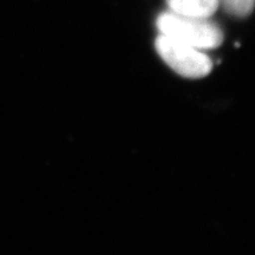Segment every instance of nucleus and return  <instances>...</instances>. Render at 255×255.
<instances>
[{"label":"nucleus","mask_w":255,"mask_h":255,"mask_svg":"<svg viewBox=\"0 0 255 255\" xmlns=\"http://www.w3.org/2000/svg\"><path fill=\"white\" fill-rule=\"evenodd\" d=\"M159 33L199 50L215 49L221 45L223 33L218 25L207 18L164 12L156 20Z\"/></svg>","instance_id":"obj_1"},{"label":"nucleus","mask_w":255,"mask_h":255,"mask_svg":"<svg viewBox=\"0 0 255 255\" xmlns=\"http://www.w3.org/2000/svg\"><path fill=\"white\" fill-rule=\"evenodd\" d=\"M157 53L175 72L187 78L205 77L212 71V62L202 50L159 34L155 41Z\"/></svg>","instance_id":"obj_2"},{"label":"nucleus","mask_w":255,"mask_h":255,"mask_svg":"<svg viewBox=\"0 0 255 255\" xmlns=\"http://www.w3.org/2000/svg\"><path fill=\"white\" fill-rule=\"evenodd\" d=\"M174 13L209 19L219 7V0H165Z\"/></svg>","instance_id":"obj_3"},{"label":"nucleus","mask_w":255,"mask_h":255,"mask_svg":"<svg viewBox=\"0 0 255 255\" xmlns=\"http://www.w3.org/2000/svg\"><path fill=\"white\" fill-rule=\"evenodd\" d=\"M226 12L235 17H247L254 9L255 0H219Z\"/></svg>","instance_id":"obj_4"}]
</instances>
